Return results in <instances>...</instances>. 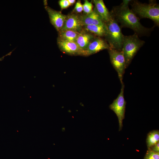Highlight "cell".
<instances>
[{
    "label": "cell",
    "instance_id": "obj_1",
    "mask_svg": "<svg viewBox=\"0 0 159 159\" xmlns=\"http://www.w3.org/2000/svg\"><path fill=\"white\" fill-rule=\"evenodd\" d=\"M130 1L123 0L120 5L113 7L110 12L112 16L120 27L131 29L138 36L148 35L153 28H148L142 25L139 18L129 8Z\"/></svg>",
    "mask_w": 159,
    "mask_h": 159
},
{
    "label": "cell",
    "instance_id": "obj_2",
    "mask_svg": "<svg viewBox=\"0 0 159 159\" xmlns=\"http://www.w3.org/2000/svg\"><path fill=\"white\" fill-rule=\"evenodd\" d=\"M130 4L131 7L130 9L139 19H149L159 26V5L155 1L150 0L149 3H143L137 0H131Z\"/></svg>",
    "mask_w": 159,
    "mask_h": 159
},
{
    "label": "cell",
    "instance_id": "obj_3",
    "mask_svg": "<svg viewBox=\"0 0 159 159\" xmlns=\"http://www.w3.org/2000/svg\"><path fill=\"white\" fill-rule=\"evenodd\" d=\"M105 24L107 29L105 36L106 41L110 48L121 50L124 35L122 32L120 26L112 16Z\"/></svg>",
    "mask_w": 159,
    "mask_h": 159
},
{
    "label": "cell",
    "instance_id": "obj_4",
    "mask_svg": "<svg viewBox=\"0 0 159 159\" xmlns=\"http://www.w3.org/2000/svg\"><path fill=\"white\" fill-rule=\"evenodd\" d=\"M145 43V41L140 39L138 36L135 33L132 35L124 36L122 50L125 57L126 68Z\"/></svg>",
    "mask_w": 159,
    "mask_h": 159
},
{
    "label": "cell",
    "instance_id": "obj_5",
    "mask_svg": "<svg viewBox=\"0 0 159 159\" xmlns=\"http://www.w3.org/2000/svg\"><path fill=\"white\" fill-rule=\"evenodd\" d=\"M125 85L123 82L121 84L120 91L116 99L109 106L110 109L112 110L116 115L119 123V131L123 127V120L125 118L126 102L124 97Z\"/></svg>",
    "mask_w": 159,
    "mask_h": 159
},
{
    "label": "cell",
    "instance_id": "obj_6",
    "mask_svg": "<svg viewBox=\"0 0 159 159\" xmlns=\"http://www.w3.org/2000/svg\"><path fill=\"white\" fill-rule=\"evenodd\" d=\"M111 63L116 71L121 84L123 83V75L126 68L125 61L122 50L110 48L108 49Z\"/></svg>",
    "mask_w": 159,
    "mask_h": 159
},
{
    "label": "cell",
    "instance_id": "obj_7",
    "mask_svg": "<svg viewBox=\"0 0 159 159\" xmlns=\"http://www.w3.org/2000/svg\"><path fill=\"white\" fill-rule=\"evenodd\" d=\"M45 8L49 15L50 23L59 32L63 26L67 15L48 6H46Z\"/></svg>",
    "mask_w": 159,
    "mask_h": 159
},
{
    "label": "cell",
    "instance_id": "obj_8",
    "mask_svg": "<svg viewBox=\"0 0 159 159\" xmlns=\"http://www.w3.org/2000/svg\"><path fill=\"white\" fill-rule=\"evenodd\" d=\"M110 48L109 45L105 40L100 37H95L89 44L83 56H89L102 50H108Z\"/></svg>",
    "mask_w": 159,
    "mask_h": 159
},
{
    "label": "cell",
    "instance_id": "obj_9",
    "mask_svg": "<svg viewBox=\"0 0 159 159\" xmlns=\"http://www.w3.org/2000/svg\"><path fill=\"white\" fill-rule=\"evenodd\" d=\"M83 29L79 15L72 14L67 15L63 26L59 32L70 30L80 32Z\"/></svg>",
    "mask_w": 159,
    "mask_h": 159
},
{
    "label": "cell",
    "instance_id": "obj_10",
    "mask_svg": "<svg viewBox=\"0 0 159 159\" xmlns=\"http://www.w3.org/2000/svg\"><path fill=\"white\" fill-rule=\"evenodd\" d=\"M57 43L63 52L71 55H80V51L75 42L64 40L58 38Z\"/></svg>",
    "mask_w": 159,
    "mask_h": 159
},
{
    "label": "cell",
    "instance_id": "obj_11",
    "mask_svg": "<svg viewBox=\"0 0 159 159\" xmlns=\"http://www.w3.org/2000/svg\"><path fill=\"white\" fill-rule=\"evenodd\" d=\"M95 37L94 35L83 29L80 32L75 42L80 49V55H83L89 44Z\"/></svg>",
    "mask_w": 159,
    "mask_h": 159
},
{
    "label": "cell",
    "instance_id": "obj_12",
    "mask_svg": "<svg viewBox=\"0 0 159 159\" xmlns=\"http://www.w3.org/2000/svg\"><path fill=\"white\" fill-rule=\"evenodd\" d=\"M79 16L82 26L91 25L102 26L106 25V24L103 22L94 9L89 14L79 15Z\"/></svg>",
    "mask_w": 159,
    "mask_h": 159
},
{
    "label": "cell",
    "instance_id": "obj_13",
    "mask_svg": "<svg viewBox=\"0 0 159 159\" xmlns=\"http://www.w3.org/2000/svg\"><path fill=\"white\" fill-rule=\"evenodd\" d=\"M95 5L94 10L105 24L112 17L110 12L106 6L103 0H93L92 1Z\"/></svg>",
    "mask_w": 159,
    "mask_h": 159
},
{
    "label": "cell",
    "instance_id": "obj_14",
    "mask_svg": "<svg viewBox=\"0 0 159 159\" xmlns=\"http://www.w3.org/2000/svg\"><path fill=\"white\" fill-rule=\"evenodd\" d=\"M82 28L86 31L89 32L98 37H104L106 35L107 29L106 25L105 26L99 25H88L82 26Z\"/></svg>",
    "mask_w": 159,
    "mask_h": 159
},
{
    "label": "cell",
    "instance_id": "obj_15",
    "mask_svg": "<svg viewBox=\"0 0 159 159\" xmlns=\"http://www.w3.org/2000/svg\"><path fill=\"white\" fill-rule=\"evenodd\" d=\"M80 32L67 30L58 32V38L66 41L75 42Z\"/></svg>",
    "mask_w": 159,
    "mask_h": 159
},
{
    "label": "cell",
    "instance_id": "obj_16",
    "mask_svg": "<svg viewBox=\"0 0 159 159\" xmlns=\"http://www.w3.org/2000/svg\"><path fill=\"white\" fill-rule=\"evenodd\" d=\"M159 142V131L154 130L150 132L148 134L146 143L148 149Z\"/></svg>",
    "mask_w": 159,
    "mask_h": 159
},
{
    "label": "cell",
    "instance_id": "obj_17",
    "mask_svg": "<svg viewBox=\"0 0 159 159\" xmlns=\"http://www.w3.org/2000/svg\"><path fill=\"white\" fill-rule=\"evenodd\" d=\"M82 6L83 11L84 14H89L93 10V5L92 3L87 0H85L84 3L82 5Z\"/></svg>",
    "mask_w": 159,
    "mask_h": 159
},
{
    "label": "cell",
    "instance_id": "obj_18",
    "mask_svg": "<svg viewBox=\"0 0 159 159\" xmlns=\"http://www.w3.org/2000/svg\"><path fill=\"white\" fill-rule=\"evenodd\" d=\"M143 159H159V153L155 152L148 149Z\"/></svg>",
    "mask_w": 159,
    "mask_h": 159
},
{
    "label": "cell",
    "instance_id": "obj_19",
    "mask_svg": "<svg viewBox=\"0 0 159 159\" xmlns=\"http://www.w3.org/2000/svg\"><path fill=\"white\" fill-rule=\"evenodd\" d=\"M83 11L82 4L80 0H78L76 3L75 7L73 11L76 13H80Z\"/></svg>",
    "mask_w": 159,
    "mask_h": 159
},
{
    "label": "cell",
    "instance_id": "obj_20",
    "mask_svg": "<svg viewBox=\"0 0 159 159\" xmlns=\"http://www.w3.org/2000/svg\"><path fill=\"white\" fill-rule=\"evenodd\" d=\"M58 3L62 9H66L70 6L68 0H60Z\"/></svg>",
    "mask_w": 159,
    "mask_h": 159
},
{
    "label": "cell",
    "instance_id": "obj_21",
    "mask_svg": "<svg viewBox=\"0 0 159 159\" xmlns=\"http://www.w3.org/2000/svg\"><path fill=\"white\" fill-rule=\"evenodd\" d=\"M149 149L155 152L159 153V142L151 146Z\"/></svg>",
    "mask_w": 159,
    "mask_h": 159
},
{
    "label": "cell",
    "instance_id": "obj_22",
    "mask_svg": "<svg viewBox=\"0 0 159 159\" xmlns=\"http://www.w3.org/2000/svg\"><path fill=\"white\" fill-rule=\"evenodd\" d=\"M68 1L70 5L74 4L76 1L75 0H68Z\"/></svg>",
    "mask_w": 159,
    "mask_h": 159
},
{
    "label": "cell",
    "instance_id": "obj_23",
    "mask_svg": "<svg viewBox=\"0 0 159 159\" xmlns=\"http://www.w3.org/2000/svg\"><path fill=\"white\" fill-rule=\"evenodd\" d=\"M62 131H64L65 130V129L64 127H63L62 129Z\"/></svg>",
    "mask_w": 159,
    "mask_h": 159
}]
</instances>
